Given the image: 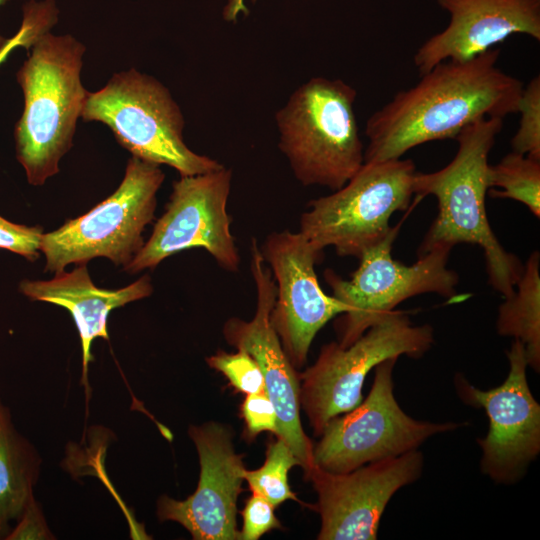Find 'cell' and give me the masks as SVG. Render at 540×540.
<instances>
[{"mask_svg": "<svg viewBox=\"0 0 540 540\" xmlns=\"http://www.w3.org/2000/svg\"><path fill=\"white\" fill-rule=\"evenodd\" d=\"M500 50L463 62L443 61L399 91L366 122L364 162L401 158L410 149L456 138L467 125L518 112L523 82L502 71Z\"/></svg>", "mask_w": 540, "mask_h": 540, "instance_id": "obj_1", "label": "cell"}, {"mask_svg": "<svg viewBox=\"0 0 540 540\" xmlns=\"http://www.w3.org/2000/svg\"><path fill=\"white\" fill-rule=\"evenodd\" d=\"M503 118L487 117L464 127L456 136L458 150L440 170L416 172L414 195H432L438 213L425 234L417 255L433 248L468 243L482 248L488 281L503 297L513 293L523 264L506 251L494 234L486 212L488 157Z\"/></svg>", "mask_w": 540, "mask_h": 540, "instance_id": "obj_2", "label": "cell"}, {"mask_svg": "<svg viewBox=\"0 0 540 540\" xmlns=\"http://www.w3.org/2000/svg\"><path fill=\"white\" fill-rule=\"evenodd\" d=\"M16 78L24 109L15 125L16 157L29 184L43 185L59 172L73 146L88 91L81 82L86 48L71 35L40 36Z\"/></svg>", "mask_w": 540, "mask_h": 540, "instance_id": "obj_3", "label": "cell"}, {"mask_svg": "<svg viewBox=\"0 0 540 540\" xmlns=\"http://www.w3.org/2000/svg\"><path fill=\"white\" fill-rule=\"evenodd\" d=\"M356 96L357 91L343 80L313 77L277 111L278 146L302 185L335 191L363 165Z\"/></svg>", "mask_w": 540, "mask_h": 540, "instance_id": "obj_4", "label": "cell"}, {"mask_svg": "<svg viewBox=\"0 0 540 540\" xmlns=\"http://www.w3.org/2000/svg\"><path fill=\"white\" fill-rule=\"evenodd\" d=\"M81 118L105 124L132 156L167 165L180 176L223 167L186 145L184 116L170 91L153 76L135 68L114 74L101 89L88 92Z\"/></svg>", "mask_w": 540, "mask_h": 540, "instance_id": "obj_5", "label": "cell"}, {"mask_svg": "<svg viewBox=\"0 0 540 540\" xmlns=\"http://www.w3.org/2000/svg\"><path fill=\"white\" fill-rule=\"evenodd\" d=\"M165 179L160 165L132 156L118 188L83 215L43 233L45 272L103 257L125 267L144 245L143 232L152 222L157 193Z\"/></svg>", "mask_w": 540, "mask_h": 540, "instance_id": "obj_6", "label": "cell"}, {"mask_svg": "<svg viewBox=\"0 0 540 540\" xmlns=\"http://www.w3.org/2000/svg\"><path fill=\"white\" fill-rule=\"evenodd\" d=\"M416 172L410 159L364 162L341 188L309 202L299 232L321 250L358 258L390 233L392 215L409 207Z\"/></svg>", "mask_w": 540, "mask_h": 540, "instance_id": "obj_7", "label": "cell"}, {"mask_svg": "<svg viewBox=\"0 0 540 540\" xmlns=\"http://www.w3.org/2000/svg\"><path fill=\"white\" fill-rule=\"evenodd\" d=\"M399 231L397 224L382 241L365 250L349 279H343L331 269L324 272L332 296L347 307L336 324L342 347L351 345L408 298L435 293L459 301L456 292L459 276L448 267L452 249L436 247L418 256L412 265L403 264L392 256Z\"/></svg>", "mask_w": 540, "mask_h": 540, "instance_id": "obj_8", "label": "cell"}, {"mask_svg": "<svg viewBox=\"0 0 540 540\" xmlns=\"http://www.w3.org/2000/svg\"><path fill=\"white\" fill-rule=\"evenodd\" d=\"M434 342L431 325H413L406 312L394 310L347 347L323 345L315 363L299 374L300 407L314 434L362 401L365 378L379 363L402 355L421 358Z\"/></svg>", "mask_w": 540, "mask_h": 540, "instance_id": "obj_9", "label": "cell"}, {"mask_svg": "<svg viewBox=\"0 0 540 540\" xmlns=\"http://www.w3.org/2000/svg\"><path fill=\"white\" fill-rule=\"evenodd\" d=\"M397 360L389 358L379 363L366 399L327 423L313 449L316 466L332 473L350 472L418 450L430 437L465 426L464 422L421 421L406 414L394 394Z\"/></svg>", "mask_w": 540, "mask_h": 540, "instance_id": "obj_10", "label": "cell"}, {"mask_svg": "<svg viewBox=\"0 0 540 540\" xmlns=\"http://www.w3.org/2000/svg\"><path fill=\"white\" fill-rule=\"evenodd\" d=\"M232 171L220 169L173 182L165 211L156 221L150 238L123 267L136 274L154 269L181 251L202 248L226 271L237 272L241 258L231 233L227 203Z\"/></svg>", "mask_w": 540, "mask_h": 540, "instance_id": "obj_11", "label": "cell"}, {"mask_svg": "<svg viewBox=\"0 0 540 540\" xmlns=\"http://www.w3.org/2000/svg\"><path fill=\"white\" fill-rule=\"evenodd\" d=\"M506 355L509 372L499 386L482 390L458 373L454 387L462 402L483 409L488 418L486 435L477 439L481 472L497 484L511 485L540 453V405L527 380L523 343L513 340Z\"/></svg>", "mask_w": 540, "mask_h": 540, "instance_id": "obj_12", "label": "cell"}, {"mask_svg": "<svg viewBox=\"0 0 540 540\" xmlns=\"http://www.w3.org/2000/svg\"><path fill=\"white\" fill-rule=\"evenodd\" d=\"M260 251L276 285L271 323L290 362L300 368L316 334L347 307L321 288L315 265L323 250L301 232L274 231Z\"/></svg>", "mask_w": 540, "mask_h": 540, "instance_id": "obj_13", "label": "cell"}, {"mask_svg": "<svg viewBox=\"0 0 540 540\" xmlns=\"http://www.w3.org/2000/svg\"><path fill=\"white\" fill-rule=\"evenodd\" d=\"M250 270L256 287V310L250 320L229 318L222 333L229 345L250 353L258 363L265 391L273 402L278 419V434L292 450L306 475L314 466L311 439L300 420L299 374L287 357L271 323L276 285L260 251L257 239H251Z\"/></svg>", "mask_w": 540, "mask_h": 540, "instance_id": "obj_14", "label": "cell"}, {"mask_svg": "<svg viewBox=\"0 0 540 540\" xmlns=\"http://www.w3.org/2000/svg\"><path fill=\"white\" fill-rule=\"evenodd\" d=\"M424 456L413 450L365 464L346 473L314 466L305 479L317 493L313 509L321 519L319 540H375L382 515L394 494L417 481Z\"/></svg>", "mask_w": 540, "mask_h": 540, "instance_id": "obj_15", "label": "cell"}, {"mask_svg": "<svg viewBox=\"0 0 540 540\" xmlns=\"http://www.w3.org/2000/svg\"><path fill=\"white\" fill-rule=\"evenodd\" d=\"M188 434L199 457L197 488L184 500L160 496L157 517L181 524L195 540H240L237 500L246 468L234 450L233 432L224 424L207 422L191 425Z\"/></svg>", "mask_w": 540, "mask_h": 540, "instance_id": "obj_16", "label": "cell"}, {"mask_svg": "<svg viewBox=\"0 0 540 540\" xmlns=\"http://www.w3.org/2000/svg\"><path fill=\"white\" fill-rule=\"evenodd\" d=\"M450 22L416 51L420 74L440 62L470 60L515 33L540 40V0H436Z\"/></svg>", "mask_w": 540, "mask_h": 540, "instance_id": "obj_17", "label": "cell"}, {"mask_svg": "<svg viewBox=\"0 0 540 540\" xmlns=\"http://www.w3.org/2000/svg\"><path fill=\"white\" fill-rule=\"evenodd\" d=\"M54 274L50 280L23 279L19 291L32 301L58 305L70 312L81 341V384L88 388L93 341L96 338L109 340L107 321L111 311L152 294L151 278L145 274L125 287L105 289L93 283L86 264Z\"/></svg>", "mask_w": 540, "mask_h": 540, "instance_id": "obj_18", "label": "cell"}, {"mask_svg": "<svg viewBox=\"0 0 540 540\" xmlns=\"http://www.w3.org/2000/svg\"><path fill=\"white\" fill-rule=\"evenodd\" d=\"M41 459L35 447L16 429L0 397V540H5L28 503L35 497Z\"/></svg>", "mask_w": 540, "mask_h": 540, "instance_id": "obj_19", "label": "cell"}, {"mask_svg": "<svg viewBox=\"0 0 540 540\" xmlns=\"http://www.w3.org/2000/svg\"><path fill=\"white\" fill-rule=\"evenodd\" d=\"M496 330L500 336L519 340L528 366L540 371V254L533 251L514 291L498 307Z\"/></svg>", "mask_w": 540, "mask_h": 540, "instance_id": "obj_20", "label": "cell"}, {"mask_svg": "<svg viewBox=\"0 0 540 540\" xmlns=\"http://www.w3.org/2000/svg\"><path fill=\"white\" fill-rule=\"evenodd\" d=\"M488 186L490 197L516 200L540 217V159L508 153L497 164H489Z\"/></svg>", "mask_w": 540, "mask_h": 540, "instance_id": "obj_21", "label": "cell"}, {"mask_svg": "<svg viewBox=\"0 0 540 540\" xmlns=\"http://www.w3.org/2000/svg\"><path fill=\"white\" fill-rule=\"evenodd\" d=\"M265 456L260 468L244 471V480L250 491L266 498L275 507L286 500L298 501L288 483L290 469L299 466L290 447L276 436L275 440L268 443Z\"/></svg>", "mask_w": 540, "mask_h": 540, "instance_id": "obj_22", "label": "cell"}, {"mask_svg": "<svg viewBox=\"0 0 540 540\" xmlns=\"http://www.w3.org/2000/svg\"><path fill=\"white\" fill-rule=\"evenodd\" d=\"M518 112L519 127L511 139L514 152L540 159V76L523 87Z\"/></svg>", "mask_w": 540, "mask_h": 540, "instance_id": "obj_23", "label": "cell"}, {"mask_svg": "<svg viewBox=\"0 0 540 540\" xmlns=\"http://www.w3.org/2000/svg\"><path fill=\"white\" fill-rule=\"evenodd\" d=\"M205 361L210 368L222 373L236 391L245 395L265 391L262 371L247 351L237 349L235 353H228L219 350Z\"/></svg>", "mask_w": 540, "mask_h": 540, "instance_id": "obj_24", "label": "cell"}, {"mask_svg": "<svg viewBox=\"0 0 540 540\" xmlns=\"http://www.w3.org/2000/svg\"><path fill=\"white\" fill-rule=\"evenodd\" d=\"M244 420V433L253 439L262 432L278 434V419L273 402L266 391L247 394L240 408Z\"/></svg>", "mask_w": 540, "mask_h": 540, "instance_id": "obj_25", "label": "cell"}, {"mask_svg": "<svg viewBox=\"0 0 540 540\" xmlns=\"http://www.w3.org/2000/svg\"><path fill=\"white\" fill-rule=\"evenodd\" d=\"M43 229L14 223L0 215V249L23 256L30 262L39 258Z\"/></svg>", "mask_w": 540, "mask_h": 540, "instance_id": "obj_26", "label": "cell"}, {"mask_svg": "<svg viewBox=\"0 0 540 540\" xmlns=\"http://www.w3.org/2000/svg\"><path fill=\"white\" fill-rule=\"evenodd\" d=\"M274 508L275 506L266 498L252 493L240 511L243 524L239 531V539L257 540L273 529H281L282 526L275 516Z\"/></svg>", "mask_w": 540, "mask_h": 540, "instance_id": "obj_27", "label": "cell"}, {"mask_svg": "<svg viewBox=\"0 0 540 540\" xmlns=\"http://www.w3.org/2000/svg\"><path fill=\"white\" fill-rule=\"evenodd\" d=\"M51 29L49 16L40 8L28 6L23 9V21L18 32L8 39L0 50V64H2L11 51L17 47L31 48L34 42Z\"/></svg>", "mask_w": 540, "mask_h": 540, "instance_id": "obj_28", "label": "cell"}, {"mask_svg": "<svg viewBox=\"0 0 540 540\" xmlns=\"http://www.w3.org/2000/svg\"><path fill=\"white\" fill-rule=\"evenodd\" d=\"M5 540L54 539L35 497L28 503Z\"/></svg>", "mask_w": 540, "mask_h": 540, "instance_id": "obj_29", "label": "cell"}, {"mask_svg": "<svg viewBox=\"0 0 540 540\" xmlns=\"http://www.w3.org/2000/svg\"><path fill=\"white\" fill-rule=\"evenodd\" d=\"M244 1L245 0H228L223 10L224 19L226 21L235 22L240 14H248V8Z\"/></svg>", "mask_w": 540, "mask_h": 540, "instance_id": "obj_30", "label": "cell"}, {"mask_svg": "<svg viewBox=\"0 0 540 540\" xmlns=\"http://www.w3.org/2000/svg\"><path fill=\"white\" fill-rule=\"evenodd\" d=\"M5 1H7V0H0V5L3 4ZM7 41H8V39H6V38H4L3 36L0 35V50L5 46Z\"/></svg>", "mask_w": 540, "mask_h": 540, "instance_id": "obj_31", "label": "cell"}]
</instances>
